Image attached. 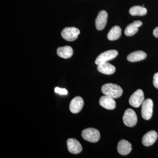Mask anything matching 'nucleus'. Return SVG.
Instances as JSON below:
<instances>
[{
  "mask_svg": "<svg viewBox=\"0 0 158 158\" xmlns=\"http://www.w3.org/2000/svg\"><path fill=\"white\" fill-rule=\"evenodd\" d=\"M102 92L104 95L115 99L118 98L122 95L123 90L119 85L109 83L103 85Z\"/></svg>",
  "mask_w": 158,
  "mask_h": 158,
  "instance_id": "nucleus-1",
  "label": "nucleus"
},
{
  "mask_svg": "<svg viewBox=\"0 0 158 158\" xmlns=\"http://www.w3.org/2000/svg\"><path fill=\"white\" fill-rule=\"evenodd\" d=\"M81 135L83 139L92 143L98 142L100 138L99 131L93 128H88L83 130Z\"/></svg>",
  "mask_w": 158,
  "mask_h": 158,
  "instance_id": "nucleus-2",
  "label": "nucleus"
},
{
  "mask_svg": "<svg viewBox=\"0 0 158 158\" xmlns=\"http://www.w3.org/2000/svg\"><path fill=\"white\" fill-rule=\"evenodd\" d=\"M142 105L141 116L145 120H149L152 116L153 103L152 100L148 98L144 100Z\"/></svg>",
  "mask_w": 158,
  "mask_h": 158,
  "instance_id": "nucleus-3",
  "label": "nucleus"
},
{
  "mask_svg": "<svg viewBox=\"0 0 158 158\" xmlns=\"http://www.w3.org/2000/svg\"><path fill=\"white\" fill-rule=\"evenodd\" d=\"M123 119L124 124L131 127L135 126L138 121L135 112L131 109H128L126 110Z\"/></svg>",
  "mask_w": 158,
  "mask_h": 158,
  "instance_id": "nucleus-4",
  "label": "nucleus"
},
{
  "mask_svg": "<svg viewBox=\"0 0 158 158\" xmlns=\"http://www.w3.org/2000/svg\"><path fill=\"white\" fill-rule=\"evenodd\" d=\"M118 55V52L115 50H110L102 53L99 55L95 61V64L99 65L102 63L108 62V61L113 60Z\"/></svg>",
  "mask_w": 158,
  "mask_h": 158,
  "instance_id": "nucleus-5",
  "label": "nucleus"
},
{
  "mask_svg": "<svg viewBox=\"0 0 158 158\" xmlns=\"http://www.w3.org/2000/svg\"><path fill=\"white\" fill-rule=\"evenodd\" d=\"M144 94L143 90L138 89L130 97L129 102L132 106L138 108L144 101Z\"/></svg>",
  "mask_w": 158,
  "mask_h": 158,
  "instance_id": "nucleus-6",
  "label": "nucleus"
},
{
  "mask_svg": "<svg viewBox=\"0 0 158 158\" xmlns=\"http://www.w3.org/2000/svg\"><path fill=\"white\" fill-rule=\"evenodd\" d=\"M80 34L79 29L76 27H66L63 29L61 33L63 39L68 41H73L78 38Z\"/></svg>",
  "mask_w": 158,
  "mask_h": 158,
  "instance_id": "nucleus-7",
  "label": "nucleus"
},
{
  "mask_svg": "<svg viewBox=\"0 0 158 158\" xmlns=\"http://www.w3.org/2000/svg\"><path fill=\"white\" fill-rule=\"evenodd\" d=\"M108 17L106 11L102 10L99 12L95 20V27L97 30L102 31L105 28L107 22Z\"/></svg>",
  "mask_w": 158,
  "mask_h": 158,
  "instance_id": "nucleus-8",
  "label": "nucleus"
},
{
  "mask_svg": "<svg viewBox=\"0 0 158 158\" xmlns=\"http://www.w3.org/2000/svg\"><path fill=\"white\" fill-rule=\"evenodd\" d=\"M84 105V102L83 98L80 96L76 97L71 101L69 109L72 113L76 114L81 112Z\"/></svg>",
  "mask_w": 158,
  "mask_h": 158,
  "instance_id": "nucleus-9",
  "label": "nucleus"
},
{
  "mask_svg": "<svg viewBox=\"0 0 158 158\" xmlns=\"http://www.w3.org/2000/svg\"><path fill=\"white\" fill-rule=\"evenodd\" d=\"M69 151L74 154L80 153L82 150L81 144L76 139L69 138L67 141Z\"/></svg>",
  "mask_w": 158,
  "mask_h": 158,
  "instance_id": "nucleus-10",
  "label": "nucleus"
},
{
  "mask_svg": "<svg viewBox=\"0 0 158 158\" xmlns=\"http://www.w3.org/2000/svg\"><path fill=\"white\" fill-rule=\"evenodd\" d=\"M99 104L102 107L108 110H113L116 107V102L114 98L105 95L100 99Z\"/></svg>",
  "mask_w": 158,
  "mask_h": 158,
  "instance_id": "nucleus-11",
  "label": "nucleus"
},
{
  "mask_svg": "<svg viewBox=\"0 0 158 158\" xmlns=\"http://www.w3.org/2000/svg\"><path fill=\"white\" fill-rule=\"evenodd\" d=\"M158 138V134L154 131H150L142 138V143L144 146H150L154 144Z\"/></svg>",
  "mask_w": 158,
  "mask_h": 158,
  "instance_id": "nucleus-12",
  "label": "nucleus"
},
{
  "mask_svg": "<svg viewBox=\"0 0 158 158\" xmlns=\"http://www.w3.org/2000/svg\"><path fill=\"white\" fill-rule=\"evenodd\" d=\"M131 150V144L127 140L123 139L118 142L117 151L121 155H127L130 153Z\"/></svg>",
  "mask_w": 158,
  "mask_h": 158,
  "instance_id": "nucleus-13",
  "label": "nucleus"
},
{
  "mask_svg": "<svg viewBox=\"0 0 158 158\" xmlns=\"http://www.w3.org/2000/svg\"><path fill=\"white\" fill-rule=\"evenodd\" d=\"M142 25V23L141 21H135L133 23L127 26L125 30V34L129 37L135 35L138 32V27H141Z\"/></svg>",
  "mask_w": 158,
  "mask_h": 158,
  "instance_id": "nucleus-14",
  "label": "nucleus"
},
{
  "mask_svg": "<svg viewBox=\"0 0 158 158\" xmlns=\"http://www.w3.org/2000/svg\"><path fill=\"white\" fill-rule=\"evenodd\" d=\"M97 69L101 73L106 75H112L115 72V66L108 62L98 65Z\"/></svg>",
  "mask_w": 158,
  "mask_h": 158,
  "instance_id": "nucleus-15",
  "label": "nucleus"
},
{
  "mask_svg": "<svg viewBox=\"0 0 158 158\" xmlns=\"http://www.w3.org/2000/svg\"><path fill=\"white\" fill-rule=\"evenodd\" d=\"M146 57V53L142 51H137L130 54L127 56V59L130 62H137L144 60Z\"/></svg>",
  "mask_w": 158,
  "mask_h": 158,
  "instance_id": "nucleus-16",
  "label": "nucleus"
},
{
  "mask_svg": "<svg viewBox=\"0 0 158 158\" xmlns=\"http://www.w3.org/2000/svg\"><path fill=\"white\" fill-rule=\"evenodd\" d=\"M57 55L59 56L63 59L70 58L73 54V50L69 46L61 47L57 49Z\"/></svg>",
  "mask_w": 158,
  "mask_h": 158,
  "instance_id": "nucleus-17",
  "label": "nucleus"
},
{
  "mask_svg": "<svg viewBox=\"0 0 158 158\" xmlns=\"http://www.w3.org/2000/svg\"><path fill=\"white\" fill-rule=\"evenodd\" d=\"M121 35V29L118 26L113 27L109 31L107 35L108 39L110 40H115L118 39Z\"/></svg>",
  "mask_w": 158,
  "mask_h": 158,
  "instance_id": "nucleus-18",
  "label": "nucleus"
},
{
  "mask_svg": "<svg viewBox=\"0 0 158 158\" xmlns=\"http://www.w3.org/2000/svg\"><path fill=\"white\" fill-rule=\"evenodd\" d=\"M129 13L133 16H144L147 14V10L144 7L141 6H135L130 9Z\"/></svg>",
  "mask_w": 158,
  "mask_h": 158,
  "instance_id": "nucleus-19",
  "label": "nucleus"
},
{
  "mask_svg": "<svg viewBox=\"0 0 158 158\" xmlns=\"http://www.w3.org/2000/svg\"><path fill=\"white\" fill-rule=\"evenodd\" d=\"M55 91L56 93L59 94L61 95H66L68 93V91L65 88H61L58 87L55 88Z\"/></svg>",
  "mask_w": 158,
  "mask_h": 158,
  "instance_id": "nucleus-20",
  "label": "nucleus"
},
{
  "mask_svg": "<svg viewBox=\"0 0 158 158\" xmlns=\"http://www.w3.org/2000/svg\"><path fill=\"white\" fill-rule=\"evenodd\" d=\"M153 84L154 87L158 89V73L155 74L154 75Z\"/></svg>",
  "mask_w": 158,
  "mask_h": 158,
  "instance_id": "nucleus-21",
  "label": "nucleus"
},
{
  "mask_svg": "<svg viewBox=\"0 0 158 158\" xmlns=\"http://www.w3.org/2000/svg\"><path fill=\"white\" fill-rule=\"evenodd\" d=\"M153 34L154 36L156 37V38H158V27H156L155 29L154 30L153 32Z\"/></svg>",
  "mask_w": 158,
  "mask_h": 158,
  "instance_id": "nucleus-22",
  "label": "nucleus"
}]
</instances>
